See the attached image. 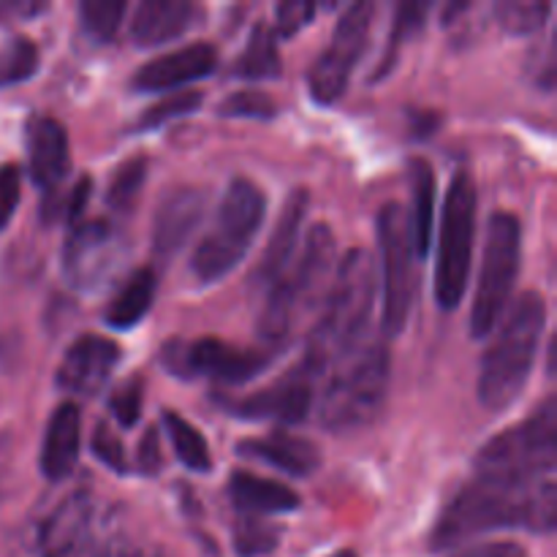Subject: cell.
<instances>
[{"label":"cell","instance_id":"1","mask_svg":"<svg viewBox=\"0 0 557 557\" xmlns=\"http://www.w3.org/2000/svg\"><path fill=\"white\" fill-rule=\"evenodd\" d=\"M557 522L555 476L498 479L476 476L446 504L430 533V549L462 547L484 533L525 528L531 533H553Z\"/></svg>","mask_w":557,"mask_h":557},{"label":"cell","instance_id":"2","mask_svg":"<svg viewBox=\"0 0 557 557\" xmlns=\"http://www.w3.org/2000/svg\"><path fill=\"white\" fill-rule=\"evenodd\" d=\"M379 297L375 259L364 248H351L337 261L335 281L321 305V315L308 337L302 368L319 379L341 359L357 351Z\"/></svg>","mask_w":557,"mask_h":557},{"label":"cell","instance_id":"3","mask_svg":"<svg viewBox=\"0 0 557 557\" xmlns=\"http://www.w3.org/2000/svg\"><path fill=\"white\" fill-rule=\"evenodd\" d=\"M547 326V302L539 292H525L509 305L500 324L495 326L493 343L482 357L479 370V403L490 413H500L520 400L539 343Z\"/></svg>","mask_w":557,"mask_h":557},{"label":"cell","instance_id":"4","mask_svg":"<svg viewBox=\"0 0 557 557\" xmlns=\"http://www.w3.org/2000/svg\"><path fill=\"white\" fill-rule=\"evenodd\" d=\"M337 270V243L326 223H315L305 237L297 261L286 270V275L270 286L264 310L259 319V335L270 348L286 346L294 324L310 310L321 308L330 294Z\"/></svg>","mask_w":557,"mask_h":557},{"label":"cell","instance_id":"5","mask_svg":"<svg viewBox=\"0 0 557 557\" xmlns=\"http://www.w3.org/2000/svg\"><path fill=\"white\" fill-rule=\"evenodd\" d=\"M392 357L384 343L357 348L335 364L319 400V422L330 433H354L375 422L386 403Z\"/></svg>","mask_w":557,"mask_h":557},{"label":"cell","instance_id":"6","mask_svg":"<svg viewBox=\"0 0 557 557\" xmlns=\"http://www.w3.org/2000/svg\"><path fill=\"white\" fill-rule=\"evenodd\" d=\"M264 215V190L253 180L234 177L218 205L215 223L190 256V272L201 283H218L226 277L250 250Z\"/></svg>","mask_w":557,"mask_h":557},{"label":"cell","instance_id":"7","mask_svg":"<svg viewBox=\"0 0 557 557\" xmlns=\"http://www.w3.org/2000/svg\"><path fill=\"white\" fill-rule=\"evenodd\" d=\"M476 183L471 172H457L449 183L441 212L438 250H435V302L441 310H457L468 292L473 243H476Z\"/></svg>","mask_w":557,"mask_h":557},{"label":"cell","instance_id":"8","mask_svg":"<svg viewBox=\"0 0 557 557\" xmlns=\"http://www.w3.org/2000/svg\"><path fill=\"white\" fill-rule=\"evenodd\" d=\"M557 466V403L547 397L528 419L495 435L476 455V476L544 479Z\"/></svg>","mask_w":557,"mask_h":557},{"label":"cell","instance_id":"9","mask_svg":"<svg viewBox=\"0 0 557 557\" xmlns=\"http://www.w3.org/2000/svg\"><path fill=\"white\" fill-rule=\"evenodd\" d=\"M522 264V226L515 212H495L484 237L482 270L471 308V335L476 341L493 335L511 305Z\"/></svg>","mask_w":557,"mask_h":557},{"label":"cell","instance_id":"10","mask_svg":"<svg viewBox=\"0 0 557 557\" xmlns=\"http://www.w3.org/2000/svg\"><path fill=\"white\" fill-rule=\"evenodd\" d=\"M379 253H381V330L386 337L406 332L417 299V253H413L411 218L400 201H389L379 210Z\"/></svg>","mask_w":557,"mask_h":557},{"label":"cell","instance_id":"11","mask_svg":"<svg viewBox=\"0 0 557 557\" xmlns=\"http://www.w3.org/2000/svg\"><path fill=\"white\" fill-rule=\"evenodd\" d=\"M283 348H239L218 337L169 341L161 348V362L177 379H212L223 386L248 384L264 373Z\"/></svg>","mask_w":557,"mask_h":557},{"label":"cell","instance_id":"12","mask_svg":"<svg viewBox=\"0 0 557 557\" xmlns=\"http://www.w3.org/2000/svg\"><path fill=\"white\" fill-rule=\"evenodd\" d=\"M373 14L375 5L368 3V0L351 3L341 14L330 47L313 60L308 71V87L315 103L332 107V103L346 96L354 69H357L359 58L368 49Z\"/></svg>","mask_w":557,"mask_h":557},{"label":"cell","instance_id":"13","mask_svg":"<svg viewBox=\"0 0 557 557\" xmlns=\"http://www.w3.org/2000/svg\"><path fill=\"white\" fill-rule=\"evenodd\" d=\"M125 259V237L114 223L79 221L63 245V275L76 292H96L117 275Z\"/></svg>","mask_w":557,"mask_h":557},{"label":"cell","instance_id":"14","mask_svg":"<svg viewBox=\"0 0 557 557\" xmlns=\"http://www.w3.org/2000/svg\"><path fill=\"white\" fill-rule=\"evenodd\" d=\"M313 384L315 375H310L308 370L299 364V368L294 370V373H288L286 379L267 386V389L256 392V395L218 397V403L223 406V411H228V417L253 419V422L272 419V422L281 424H299L305 422L310 406H313Z\"/></svg>","mask_w":557,"mask_h":557},{"label":"cell","instance_id":"15","mask_svg":"<svg viewBox=\"0 0 557 557\" xmlns=\"http://www.w3.org/2000/svg\"><path fill=\"white\" fill-rule=\"evenodd\" d=\"M120 362V346L101 335H82L69 346L60 359L54 384L60 392L74 397H92L109 384Z\"/></svg>","mask_w":557,"mask_h":557},{"label":"cell","instance_id":"16","mask_svg":"<svg viewBox=\"0 0 557 557\" xmlns=\"http://www.w3.org/2000/svg\"><path fill=\"white\" fill-rule=\"evenodd\" d=\"M218 69V49L207 41H194L174 52L152 58L134 74L131 85L139 92H166L199 82Z\"/></svg>","mask_w":557,"mask_h":557},{"label":"cell","instance_id":"17","mask_svg":"<svg viewBox=\"0 0 557 557\" xmlns=\"http://www.w3.org/2000/svg\"><path fill=\"white\" fill-rule=\"evenodd\" d=\"M25 147L33 183L44 194L60 188L71 172V147L63 123L49 114H30L25 125Z\"/></svg>","mask_w":557,"mask_h":557},{"label":"cell","instance_id":"18","mask_svg":"<svg viewBox=\"0 0 557 557\" xmlns=\"http://www.w3.org/2000/svg\"><path fill=\"white\" fill-rule=\"evenodd\" d=\"M92 520L96 515L87 493H74L63 500L41 531L44 557H101Z\"/></svg>","mask_w":557,"mask_h":557},{"label":"cell","instance_id":"19","mask_svg":"<svg viewBox=\"0 0 557 557\" xmlns=\"http://www.w3.org/2000/svg\"><path fill=\"white\" fill-rule=\"evenodd\" d=\"M207 212V194L194 185H180L163 194L152 218V250L161 259L177 253Z\"/></svg>","mask_w":557,"mask_h":557},{"label":"cell","instance_id":"20","mask_svg":"<svg viewBox=\"0 0 557 557\" xmlns=\"http://www.w3.org/2000/svg\"><path fill=\"white\" fill-rule=\"evenodd\" d=\"M308 218V190H294L283 205L281 218H277L275 228L270 234L264 253H261L259 267L253 272V281L259 286L270 288L286 275L288 267L294 264V256L299 250V239H302V223Z\"/></svg>","mask_w":557,"mask_h":557},{"label":"cell","instance_id":"21","mask_svg":"<svg viewBox=\"0 0 557 557\" xmlns=\"http://www.w3.org/2000/svg\"><path fill=\"white\" fill-rule=\"evenodd\" d=\"M201 9L188 0H141L131 16V41L136 47H158L188 33Z\"/></svg>","mask_w":557,"mask_h":557},{"label":"cell","instance_id":"22","mask_svg":"<svg viewBox=\"0 0 557 557\" xmlns=\"http://www.w3.org/2000/svg\"><path fill=\"white\" fill-rule=\"evenodd\" d=\"M239 457L248 460L264 462L272 466L275 471L286 473V476L305 479L319 468L321 457L319 449L310 444L302 435H292L286 430H275V433L264 435V438H248L237 444Z\"/></svg>","mask_w":557,"mask_h":557},{"label":"cell","instance_id":"23","mask_svg":"<svg viewBox=\"0 0 557 557\" xmlns=\"http://www.w3.org/2000/svg\"><path fill=\"white\" fill-rule=\"evenodd\" d=\"M82 413L76 403H60L52 411L41 444V473L49 482H63L71 476L79 460Z\"/></svg>","mask_w":557,"mask_h":557},{"label":"cell","instance_id":"24","mask_svg":"<svg viewBox=\"0 0 557 557\" xmlns=\"http://www.w3.org/2000/svg\"><path fill=\"white\" fill-rule=\"evenodd\" d=\"M228 498L239 515L250 517H272L288 515L299 509V495L288 484L275 482V479L256 476L248 471H234L228 476Z\"/></svg>","mask_w":557,"mask_h":557},{"label":"cell","instance_id":"25","mask_svg":"<svg viewBox=\"0 0 557 557\" xmlns=\"http://www.w3.org/2000/svg\"><path fill=\"white\" fill-rule=\"evenodd\" d=\"M156 270L139 267V270L131 272L123 286L117 288V294L109 299L107 310H103V324L112 326V330H134L150 313L152 302H156Z\"/></svg>","mask_w":557,"mask_h":557},{"label":"cell","instance_id":"26","mask_svg":"<svg viewBox=\"0 0 557 557\" xmlns=\"http://www.w3.org/2000/svg\"><path fill=\"white\" fill-rule=\"evenodd\" d=\"M411 172V194H413V210L408 212L411 218V237H413V253L417 261L424 259L433 245V221H435V172L424 158H413L408 163Z\"/></svg>","mask_w":557,"mask_h":557},{"label":"cell","instance_id":"27","mask_svg":"<svg viewBox=\"0 0 557 557\" xmlns=\"http://www.w3.org/2000/svg\"><path fill=\"white\" fill-rule=\"evenodd\" d=\"M281 49H277V38L267 22H256L250 30L248 44L234 60L232 76L245 82H261V79H275L281 76Z\"/></svg>","mask_w":557,"mask_h":557},{"label":"cell","instance_id":"28","mask_svg":"<svg viewBox=\"0 0 557 557\" xmlns=\"http://www.w3.org/2000/svg\"><path fill=\"white\" fill-rule=\"evenodd\" d=\"M161 422H163V430H166L169 441H172V449L174 455H177V460L194 473H210L212 455L205 435H201L188 419L180 417L177 411H163Z\"/></svg>","mask_w":557,"mask_h":557},{"label":"cell","instance_id":"29","mask_svg":"<svg viewBox=\"0 0 557 557\" xmlns=\"http://www.w3.org/2000/svg\"><path fill=\"white\" fill-rule=\"evenodd\" d=\"M428 3H400L395 11V20H392V33L389 44H386L384 54L379 60V69H375L373 82H379L381 76H389V71L397 65V54H400L403 44L411 41L413 36L422 33V27L428 25Z\"/></svg>","mask_w":557,"mask_h":557},{"label":"cell","instance_id":"30","mask_svg":"<svg viewBox=\"0 0 557 557\" xmlns=\"http://www.w3.org/2000/svg\"><path fill=\"white\" fill-rule=\"evenodd\" d=\"M90 194H92V180L87 177V174H82L79 180H74V183L69 185V188H54V190H47V196H44L41 201V221L47 223V226H52V223H79L82 215H85L87 210V201H90Z\"/></svg>","mask_w":557,"mask_h":557},{"label":"cell","instance_id":"31","mask_svg":"<svg viewBox=\"0 0 557 557\" xmlns=\"http://www.w3.org/2000/svg\"><path fill=\"white\" fill-rule=\"evenodd\" d=\"M41 63V54L33 38L14 36L0 47V87H14L33 79Z\"/></svg>","mask_w":557,"mask_h":557},{"label":"cell","instance_id":"32","mask_svg":"<svg viewBox=\"0 0 557 557\" xmlns=\"http://www.w3.org/2000/svg\"><path fill=\"white\" fill-rule=\"evenodd\" d=\"M232 542L239 557H264L275 553L281 544V528L267 517L239 515V520L234 522Z\"/></svg>","mask_w":557,"mask_h":557},{"label":"cell","instance_id":"33","mask_svg":"<svg viewBox=\"0 0 557 557\" xmlns=\"http://www.w3.org/2000/svg\"><path fill=\"white\" fill-rule=\"evenodd\" d=\"M553 14V3H539V0H504L495 5V20L509 36H533L547 25Z\"/></svg>","mask_w":557,"mask_h":557},{"label":"cell","instance_id":"34","mask_svg":"<svg viewBox=\"0 0 557 557\" xmlns=\"http://www.w3.org/2000/svg\"><path fill=\"white\" fill-rule=\"evenodd\" d=\"M125 11H128V5L123 0H85V3H79L82 30L98 44L112 41L123 25Z\"/></svg>","mask_w":557,"mask_h":557},{"label":"cell","instance_id":"35","mask_svg":"<svg viewBox=\"0 0 557 557\" xmlns=\"http://www.w3.org/2000/svg\"><path fill=\"white\" fill-rule=\"evenodd\" d=\"M147 169H150V161H147L145 156L128 158L123 166H117V172H114L107 190V205L112 207V210L125 212L136 205L141 188H145Z\"/></svg>","mask_w":557,"mask_h":557},{"label":"cell","instance_id":"36","mask_svg":"<svg viewBox=\"0 0 557 557\" xmlns=\"http://www.w3.org/2000/svg\"><path fill=\"white\" fill-rule=\"evenodd\" d=\"M201 92L199 90H177L169 92L166 98H161L158 103H152L150 109L141 112V117L136 120V131H156L161 125L172 123V120L185 117V114H194L201 107Z\"/></svg>","mask_w":557,"mask_h":557},{"label":"cell","instance_id":"37","mask_svg":"<svg viewBox=\"0 0 557 557\" xmlns=\"http://www.w3.org/2000/svg\"><path fill=\"white\" fill-rule=\"evenodd\" d=\"M218 114L234 120H272L277 114V103L272 101L264 90L245 87V90L228 92V96L218 103Z\"/></svg>","mask_w":557,"mask_h":557},{"label":"cell","instance_id":"38","mask_svg":"<svg viewBox=\"0 0 557 557\" xmlns=\"http://www.w3.org/2000/svg\"><path fill=\"white\" fill-rule=\"evenodd\" d=\"M141 400H145V386H141L139 375H131L125 384H120L117 389L112 392V397H109V411L117 419L120 428L128 430L139 422Z\"/></svg>","mask_w":557,"mask_h":557},{"label":"cell","instance_id":"39","mask_svg":"<svg viewBox=\"0 0 557 557\" xmlns=\"http://www.w3.org/2000/svg\"><path fill=\"white\" fill-rule=\"evenodd\" d=\"M90 446H92V455H96L98 460H101L103 466L109 468V471L120 473V476L131 471L128 457H125L123 441L117 438V433H114V430L109 428L107 422L96 424V433H92Z\"/></svg>","mask_w":557,"mask_h":557},{"label":"cell","instance_id":"40","mask_svg":"<svg viewBox=\"0 0 557 557\" xmlns=\"http://www.w3.org/2000/svg\"><path fill=\"white\" fill-rule=\"evenodd\" d=\"M315 16V3H305V0H288V3L275 5V27L272 33L281 38L297 36L302 27Z\"/></svg>","mask_w":557,"mask_h":557},{"label":"cell","instance_id":"41","mask_svg":"<svg viewBox=\"0 0 557 557\" xmlns=\"http://www.w3.org/2000/svg\"><path fill=\"white\" fill-rule=\"evenodd\" d=\"M22 199V169L16 163L0 166V232L11 223Z\"/></svg>","mask_w":557,"mask_h":557},{"label":"cell","instance_id":"42","mask_svg":"<svg viewBox=\"0 0 557 557\" xmlns=\"http://www.w3.org/2000/svg\"><path fill=\"white\" fill-rule=\"evenodd\" d=\"M136 468H139L145 476H158L163 468L161 457V438H158V430H147L139 441V451H136Z\"/></svg>","mask_w":557,"mask_h":557},{"label":"cell","instance_id":"43","mask_svg":"<svg viewBox=\"0 0 557 557\" xmlns=\"http://www.w3.org/2000/svg\"><path fill=\"white\" fill-rule=\"evenodd\" d=\"M49 9L47 0H0V25L33 20Z\"/></svg>","mask_w":557,"mask_h":557},{"label":"cell","instance_id":"44","mask_svg":"<svg viewBox=\"0 0 557 557\" xmlns=\"http://www.w3.org/2000/svg\"><path fill=\"white\" fill-rule=\"evenodd\" d=\"M451 557H528V553L515 542H484L476 547L460 549Z\"/></svg>","mask_w":557,"mask_h":557},{"label":"cell","instance_id":"45","mask_svg":"<svg viewBox=\"0 0 557 557\" xmlns=\"http://www.w3.org/2000/svg\"><path fill=\"white\" fill-rule=\"evenodd\" d=\"M438 114L430 112V109H422V112H411V131L417 139H428V136L435 134L438 128Z\"/></svg>","mask_w":557,"mask_h":557},{"label":"cell","instance_id":"46","mask_svg":"<svg viewBox=\"0 0 557 557\" xmlns=\"http://www.w3.org/2000/svg\"><path fill=\"white\" fill-rule=\"evenodd\" d=\"M9 457H11V438L9 435H0V490H3L5 471H9Z\"/></svg>","mask_w":557,"mask_h":557},{"label":"cell","instance_id":"47","mask_svg":"<svg viewBox=\"0 0 557 557\" xmlns=\"http://www.w3.org/2000/svg\"><path fill=\"white\" fill-rule=\"evenodd\" d=\"M332 557H357V555H354L351 549H343V553H335Z\"/></svg>","mask_w":557,"mask_h":557}]
</instances>
